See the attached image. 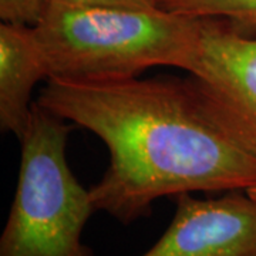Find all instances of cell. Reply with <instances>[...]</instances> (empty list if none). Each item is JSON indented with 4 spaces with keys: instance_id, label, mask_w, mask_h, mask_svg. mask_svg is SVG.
I'll list each match as a JSON object with an SVG mask.
<instances>
[{
    "instance_id": "cell-1",
    "label": "cell",
    "mask_w": 256,
    "mask_h": 256,
    "mask_svg": "<svg viewBox=\"0 0 256 256\" xmlns=\"http://www.w3.org/2000/svg\"><path fill=\"white\" fill-rule=\"evenodd\" d=\"M36 102L107 146L110 164L90 195L96 210L121 224L150 216L162 196L256 184V154L212 112L192 77L48 78Z\"/></svg>"
},
{
    "instance_id": "cell-2",
    "label": "cell",
    "mask_w": 256,
    "mask_h": 256,
    "mask_svg": "<svg viewBox=\"0 0 256 256\" xmlns=\"http://www.w3.org/2000/svg\"><path fill=\"white\" fill-rule=\"evenodd\" d=\"M200 18L160 8H82L46 2L33 33L47 78L100 82L134 78L156 66L188 72L200 44Z\"/></svg>"
},
{
    "instance_id": "cell-3",
    "label": "cell",
    "mask_w": 256,
    "mask_h": 256,
    "mask_svg": "<svg viewBox=\"0 0 256 256\" xmlns=\"http://www.w3.org/2000/svg\"><path fill=\"white\" fill-rule=\"evenodd\" d=\"M70 126L34 102L22 144L14 201L0 238V256H94L82 242L96 208L72 172Z\"/></svg>"
},
{
    "instance_id": "cell-4",
    "label": "cell",
    "mask_w": 256,
    "mask_h": 256,
    "mask_svg": "<svg viewBox=\"0 0 256 256\" xmlns=\"http://www.w3.org/2000/svg\"><path fill=\"white\" fill-rule=\"evenodd\" d=\"M200 24L188 73L212 112L256 154V36L239 34L220 18Z\"/></svg>"
},
{
    "instance_id": "cell-5",
    "label": "cell",
    "mask_w": 256,
    "mask_h": 256,
    "mask_svg": "<svg viewBox=\"0 0 256 256\" xmlns=\"http://www.w3.org/2000/svg\"><path fill=\"white\" fill-rule=\"evenodd\" d=\"M164 235L141 256H256V202L246 192L220 198L175 196Z\"/></svg>"
},
{
    "instance_id": "cell-6",
    "label": "cell",
    "mask_w": 256,
    "mask_h": 256,
    "mask_svg": "<svg viewBox=\"0 0 256 256\" xmlns=\"http://www.w3.org/2000/svg\"><path fill=\"white\" fill-rule=\"evenodd\" d=\"M48 77L33 28L0 26V127L20 141L33 111L32 94Z\"/></svg>"
},
{
    "instance_id": "cell-7",
    "label": "cell",
    "mask_w": 256,
    "mask_h": 256,
    "mask_svg": "<svg viewBox=\"0 0 256 256\" xmlns=\"http://www.w3.org/2000/svg\"><path fill=\"white\" fill-rule=\"evenodd\" d=\"M160 9L190 18H220L244 36H256V0H160Z\"/></svg>"
},
{
    "instance_id": "cell-8",
    "label": "cell",
    "mask_w": 256,
    "mask_h": 256,
    "mask_svg": "<svg viewBox=\"0 0 256 256\" xmlns=\"http://www.w3.org/2000/svg\"><path fill=\"white\" fill-rule=\"evenodd\" d=\"M46 0H0L3 23L34 28L43 16Z\"/></svg>"
},
{
    "instance_id": "cell-9",
    "label": "cell",
    "mask_w": 256,
    "mask_h": 256,
    "mask_svg": "<svg viewBox=\"0 0 256 256\" xmlns=\"http://www.w3.org/2000/svg\"><path fill=\"white\" fill-rule=\"evenodd\" d=\"M52 3H60L67 6H102V8H126V9H158L160 0H46Z\"/></svg>"
},
{
    "instance_id": "cell-10",
    "label": "cell",
    "mask_w": 256,
    "mask_h": 256,
    "mask_svg": "<svg viewBox=\"0 0 256 256\" xmlns=\"http://www.w3.org/2000/svg\"><path fill=\"white\" fill-rule=\"evenodd\" d=\"M245 192L249 195V198H252V200L256 202V184L255 185H252V186H249L248 190H245Z\"/></svg>"
}]
</instances>
